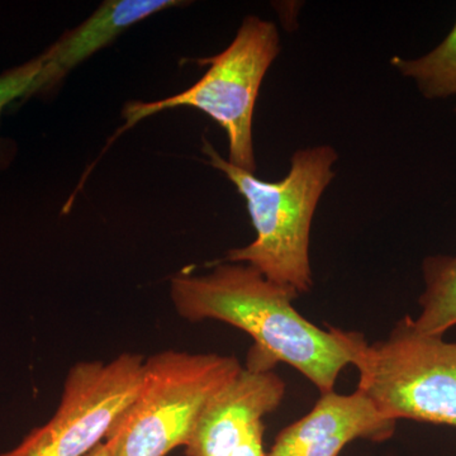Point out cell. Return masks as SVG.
I'll list each match as a JSON object with an SVG mask.
<instances>
[{
  "instance_id": "obj_1",
  "label": "cell",
  "mask_w": 456,
  "mask_h": 456,
  "mask_svg": "<svg viewBox=\"0 0 456 456\" xmlns=\"http://www.w3.org/2000/svg\"><path fill=\"white\" fill-rule=\"evenodd\" d=\"M170 297L189 322L220 321L250 335L254 345L246 367L274 370L285 362L321 395L335 391L338 375L354 365L365 341L360 332L314 325L294 308L296 290L273 283L246 264L222 263L208 274L175 275Z\"/></svg>"
},
{
  "instance_id": "obj_2",
  "label": "cell",
  "mask_w": 456,
  "mask_h": 456,
  "mask_svg": "<svg viewBox=\"0 0 456 456\" xmlns=\"http://www.w3.org/2000/svg\"><path fill=\"white\" fill-rule=\"evenodd\" d=\"M209 165L222 171L244 197L256 232L251 244L232 248L226 263L246 264L273 283L301 296L314 287L310 263L312 220L335 173L338 152L331 146L301 149L290 159V169L279 182H265L221 158L203 140Z\"/></svg>"
},
{
  "instance_id": "obj_3",
  "label": "cell",
  "mask_w": 456,
  "mask_h": 456,
  "mask_svg": "<svg viewBox=\"0 0 456 456\" xmlns=\"http://www.w3.org/2000/svg\"><path fill=\"white\" fill-rule=\"evenodd\" d=\"M235 356L165 350L143 362L140 388L106 441L110 456H167L185 446L203 408L241 371Z\"/></svg>"
},
{
  "instance_id": "obj_4",
  "label": "cell",
  "mask_w": 456,
  "mask_h": 456,
  "mask_svg": "<svg viewBox=\"0 0 456 456\" xmlns=\"http://www.w3.org/2000/svg\"><path fill=\"white\" fill-rule=\"evenodd\" d=\"M281 51L277 26L256 16H248L235 38L218 55L200 60L208 70L191 88L154 102L132 101L122 110V127L108 140L103 152L137 123L175 108H196L226 131L228 161L255 173L253 121L261 83Z\"/></svg>"
},
{
  "instance_id": "obj_5",
  "label": "cell",
  "mask_w": 456,
  "mask_h": 456,
  "mask_svg": "<svg viewBox=\"0 0 456 456\" xmlns=\"http://www.w3.org/2000/svg\"><path fill=\"white\" fill-rule=\"evenodd\" d=\"M354 367L383 415L456 428V342L417 331L406 316L386 340L362 342Z\"/></svg>"
},
{
  "instance_id": "obj_6",
  "label": "cell",
  "mask_w": 456,
  "mask_h": 456,
  "mask_svg": "<svg viewBox=\"0 0 456 456\" xmlns=\"http://www.w3.org/2000/svg\"><path fill=\"white\" fill-rule=\"evenodd\" d=\"M145 359L123 353L110 362H79L69 370L55 415L0 456H86L106 441L139 391Z\"/></svg>"
},
{
  "instance_id": "obj_7",
  "label": "cell",
  "mask_w": 456,
  "mask_h": 456,
  "mask_svg": "<svg viewBox=\"0 0 456 456\" xmlns=\"http://www.w3.org/2000/svg\"><path fill=\"white\" fill-rule=\"evenodd\" d=\"M287 384L274 370L244 368L203 408L185 444L187 456H230L277 411Z\"/></svg>"
},
{
  "instance_id": "obj_8",
  "label": "cell",
  "mask_w": 456,
  "mask_h": 456,
  "mask_svg": "<svg viewBox=\"0 0 456 456\" xmlns=\"http://www.w3.org/2000/svg\"><path fill=\"white\" fill-rule=\"evenodd\" d=\"M397 421L383 415L359 389L321 395L307 415L279 432L268 456H338L355 440L384 443Z\"/></svg>"
},
{
  "instance_id": "obj_9",
  "label": "cell",
  "mask_w": 456,
  "mask_h": 456,
  "mask_svg": "<svg viewBox=\"0 0 456 456\" xmlns=\"http://www.w3.org/2000/svg\"><path fill=\"white\" fill-rule=\"evenodd\" d=\"M180 0H107L92 16L41 53L44 64L25 98L46 95L53 92L69 73L89 57L110 46L126 29L159 12L182 7Z\"/></svg>"
},
{
  "instance_id": "obj_10",
  "label": "cell",
  "mask_w": 456,
  "mask_h": 456,
  "mask_svg": "<svg viewBox=\"0 0 456 456\" xmlns=\"http://www.w3.org/2000/svg\"><path fill=\"white\" fill-rule=\"evenodd\" d=\"M425 289L419 299L421 314L413 318L417 331L445 335L456 325V256L436 255L422 264Z\"/></svg>"
},
{
  "instance_id": "obj_11",
  "label": "cell",
  "mask_w": 456,
  "mask_h": 456,
  "mask_svg": "<svg viewBox=\"0 0 456 456\" xmlns=\"http://www.w3.org/2000/svg\"><path fill=\"white\" fill-rule=\"evenodd\" d=\"M392 65L416 83L428 99H444L456 95V22L445 40L431 53L419 59L395 56Z\"/></svg>"
},
{
  "instance_id": "obj_12",
  "label": "cell",
  "mask_w": 456,
  "mask_h": 456,
  "mask_svg": "<svg viewBox=\"0 0 456 456\" xmlns=\"http://www.w3.org/2000/svg\"><path fill=\"white\" fill-rule=\"evenodd\" d=\"M44 57H33L25 64L14 66L0 74V118L5 108L11 106L17 99H23L28 94L36 77L40 74ZM16 147L11 141L0 137V170L9 167L13 160Z\"/></svg>"
},
{
  "instance_id": "obj_13",
  "label": "cell",
  "mask_w": 456,
  "mask_h": 456,
  "mask_svg": "<svg viewBox=\"0 0 456 456\" xmlns=\"http://www.w3.org/2000/svg\"><path fill=\"white\" fill-rule=\"evenodd\" d=\"M264 434H265V428L255 432L244 445L240 446L230 456H268V452L264 449Z\"/></svg>"
},
{
  "instance_id": "obj_14",
  "label": "cell",
  "mask_w": 456,
  "mask_h": 456,
  "mask_svg": "<svg viewBox=\"0 0 456 456\" xmlns=\"http://www.w3.org/2000/svg\"><path fill=\"white\" fill-rule=\"evenodd\" d=\"M86 456H110V452H108V448L106 445V443L99 444L97 448L94 450H92V452H89V454H86Z\"/></svg>"
}]
</instances>
